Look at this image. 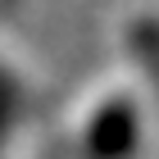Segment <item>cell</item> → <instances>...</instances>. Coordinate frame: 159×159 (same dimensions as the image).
I'll use <instances>...</instances> for the list:
<instances>
[{
  "label": "cell",
  "instance_id": "1",
  "mask_svg": "<svg viewBox=\"0 0 159 159\" xmlns=\"http://www.w3.org/2000/svg\"><path fill=\"white\" fill-rule=\"evenodd\" d=\"M86 141H91V155L96 159H118L132 150L136 141V118L127 105H105V109L91 118V132H86Z\"/></svg>",
  "mask_w": 159,
  "mask_h": 159
}]
</instances>
